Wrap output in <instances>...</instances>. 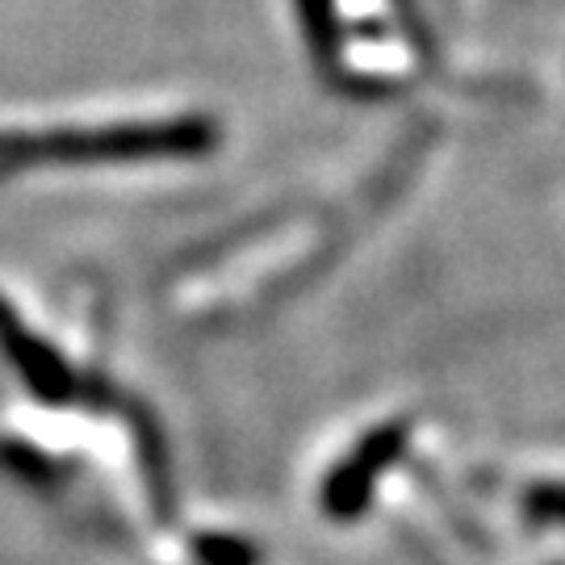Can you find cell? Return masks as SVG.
<instances>
[{
    "label": "cell",
    "instance_id": "6da1fadb",
    "mask_svg": "<svg viewBox=\"0 0 565 565\" xmlns=\"http://www.w3.org/2000/svg\"><path fill=\"white\" fill-rule=\"evenodd\" d=\"M218 142V130L205 118H181L163 126H126L102 135H55V139L4 142L9 151H34L51 160H156V156H202Z\"/></svg>",
    "mask_w": 565,
    "mask_h": 565
},
{
    "label": "cell",
    "instance_id": "7a4b0ae2",
    "mask_svg": "<svg viewBox=\"0 0 565 565\" xmlns=\"http://www.w3.org/2000/svg\"><path fill=\"white\" fill-rule=\"evenodd\" d=\"M411 427L406 424H382L352 448L323 482V511L331 520H356L373 503V490L390 465L406 452Z\"/></svg>",
    "mask_w": 565,
    "mask_h": 565
},
{
    "label": "cell",
    "instance_id": "3957f363",
    "mask_svg": "<svg viewBox=\"0 0 565 565\" xmlns=\"http://www.w3.org/2000/svg\"><path fill=\"white\" fill-rule=\"evenodd\" d=\"M0 348L9 352V361H13V369H18L21 377L34 385L39 398L63 403V398L72 394V373L63 369V361L34 335V331H25L4 302H0Z\"/></svg>",
    "mask_w": 565,
    "mask_h": 565
},
{
    "label": "cell",
    "instance_id": "277c9868",
    "mask_svg": "<svg viewBox=\"0 0 565 565\" xmlns=\"http://www.w3.org/2000/svg\"><path fill=\"white\" fill-rule=\"evenodd\" d=\"M193 548L202 565H256V548L239 536H198Z\"/></svg>",
    "mask_w": 565,
    "mask_h": 565
},
{
    "label": "cell",
    "instance_id": "5b68a950",
    "mask_svg": "<svg viewBox=\"0 0 565 565\" xmlns=\"http://www.w3.org/2000/svg\"><path fill=\"white\" fill-rule=\"evenodd\" d=\"M524 511L536 524H565V486L545 482L524 494Z\"/></svg>",
    "mask_w": 565,
    "mask_h": 565
},
{
    "label": "cell",
    "instance_id": "8992f818",
    "mask_svg": "<svg viewBox=\"0 0 565 565\" xmlns=\"http://www.w3.org/2000/svg\"><path fill=\"white\" fill-rule=\"evenodd\" d=\"M302 18L310 30V42L323 51V60L335 51V9L331 0H302Z\"/></svg>",
    "mask_w": 565,
    "mask_h": 565
}]
</instances>
